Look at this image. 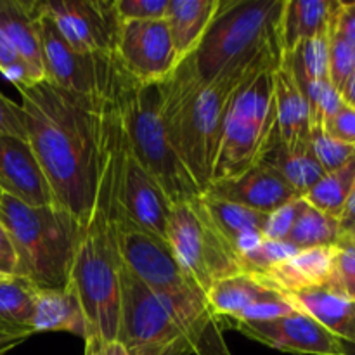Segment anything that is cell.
Returning a JSON list of instances; mask_svg holds the SVG:
<instances>
[{"mask_svg": "<svg viewBox=\"0 0 355 355\" xmlns=\"http://www.w3.org/2000/svg\"><path fill=\"white\" fill-rule=\"evenodd\" d=\"M340 96H342L343 103L355 107V73L350 76L349 82L345 83V87H343V90L340 92Z\"/></svg>", "mask_w": 355, "mask_h": 355, "instance_id": "44", "label": "cell"}, {"mask_svg": "<svg viewBox=\"0 0 355 355\" xmlns=\"http://www.w3.org/2000/svg\"><path fill=\"white\" fill-rule=\"evenodd\" d=\"M125 130L113 92L111 75L101 99L99 173L92 214L83 227L73 259L69 284L80 298L87 322L85 354L116 342L120 324V266L118 220L121 208Z\"/></svg>", "mask_w": 355, "mask_h": 355, "instance_id": "1", "label": "cell"}, {"mask_svg": "<svg viewBox=\"0 0 355 355\" xmlns=\"http://www.w3.org/2000/svg\"><path fill=\"white\" fill-rule=\"evenodd\" d=\"M283 64L297 76L329 82V33L298 44L283 54Z\"/></svg>", "mask_w": 355, "mask_h": 355, "instance_id": "31", "label": "cell"}, {"mask_svg": "<svg viewBox=\"0 0 355 355\" xmlns=\"http://www.w3.org/2000/svg\"><path fill=\"white\" fill-rule=\"evenodd\" d=\"M322 128L336 141L355 146V107L343 103L336 113L322 121Z\"/></svg>", "mask_w": 355, "mask_h": 355, "instance_id": "38", "label": "cell"}, {"mask_svg": "<svg viewBox=\"0 0 355 355\" xmlns=\"http://www.w3.org/2000/svg\"><path fill=\"white\" fill-rule=\"evenodd\" d=\"M312 153L318 158L319 165L322 166L326 173L333 172L343 163L349 162L355 155V146L345 144L336 139H333L328 132L322 128V125H312L311 137H309Z\"/></svg>", "mask_w": 355, "mask_h": 355, "instance_id": "32", "label": "cell"}, {"mask_svg": "<svg viewBox=\"0 0 355 355\" xmlns=\"http://www.w3.org/2000/svg\"><path fill=\"white\" fill-rule=\"evenodd\" d=\"M331 33L355 47V2H340L331 24Z\"/></svg>", "mask_w": 355, "mask_h": 355, "instance_id": "41", "label": "cell"}, {"mask_svg": "<svg viewBox=\"0 0 355 355\" xmlns=\"http://www.w3.org/2000/svg\"><path fill=\"white\" fill-rule=\"evenodd\" d=\"M114 58L121 68L139 82H162L177 66L166 19L120 21Z\"/></svg>", "mask_w": 355, "mask_h": 355, "instance_id": "13", "label": "cell"}, {"mask_svg": "<svg viewBox=\"0 0 355 355\" xmlns=\"http://www.w3.org/2000/svg\"><path fill=\"white\" fill-rule=\"evenodd\" d=\"M113 61V92L130 151L155 177L172 205L200 198L201 191L177 156L162 116L159 82H139Z\"/></svg>", "mask_w": 355, "mask_h": 355, "instance_id": "6", "label": "cell"}, {"mask_svg": "<svg viewBox=\"0 0 355 355\" xmlns=\"http://www.w3.org/2000/svg\"><path fill=\"white\" fill-rule=\"evenodd\" d=\"M203 203L215 224L236 250L239 259L266 239V229L269 222L267 214H260L252 208L217 200L207 194H203Z\"/></svg>", "mask_w": 355, "mask_h": 355, "instance_id": "24", "label": "cell"}, {"mask_svg": "<svg viewBox=\"0 0 355 355\" xmlns=\"http://www.w3.org/2000/svg\"><path fill=\"white\" fill-rule=\"evenodd\" d=\"M340 238H342V229L338 218L322 214L302 198L297 217L283 243L302 252V250L335 246L338 245Z\"/></svg>", "mask_w": 355, "mask_h": 355, "instance_id": "29", "label": "cell"}, {"mask_svg": "<svg viewBox=\"0 0 355 355\" xmlns=\"http://www.w3.org/2000/svg\"><path fill=\"white\" fill-rule=\"evenodd\" d=\"M37 290L21 277L0 279V336L26 340L35 335V300Z\"/></svg>", "mask_w": 355, "mask_h": 355, "instance_id": "27", "label": "cell"}, {"mask_svg": "<svg viewBox=\"0 0 355 355\" xmlns=\"http://www.w3.org/2000/svg\"><path fill=\"white\" fill-rule=\"evenodd\" d=\"M24 340H14V338H2L0 336V355H3L6 352H9L10 349H14L16 345L23 343Z\"/></svg>", "mask_w": 355, "mask_h": 355, "instance_id": "46", "label": "cell"}, {"mask_svg": "<svg viewBox=\"0 0 355 355\" xmlns=\"http://www.w3.org/2000/svg\"><path fill=\"white\" fill-rule=\"evenodd\" d=\"M92 354V352H90ZM97 355H128L125 352V349L121 347V343L118 342H110V343H104L99 350L96 352Z\"/></svg>", "mask_w": 355, "mask_h": 355, "instance_id": "45", "label": "cell"}, {"mask_svg": "<svg viewBox=\"0 0 355 355\" xmlns=\"http://www.w3.org/2000/svg\"><path fill=\"white\" fill-rule=\"evenodd\" d=\"M0 224L16 252V277L38 290H64L83 225L58 205L33 208L2 193Z\"/></svg>", "mask_w": 355, "mask_h": 355, "instance_id": "5", "label": "cell"}, {"mask_svg": "<svg viewBox=\"0 0 355 355\" xmlns=\"http://www.w3.org/2000/svg\"><path fill=\"white\" fill-rule=\"evenodd\" d=\"M172 201L155 177L137 162L125 135L121 172V215L142 231L166 241Z\"/></svg>", "mask_w": 355, "mask_h": 355, "instance_id": "16", "label": "cell"}, {"mask_svg": "<svg viewBox=\"0 0 355 355\" xmlns=\"http://www.w3.org/2000/svg\"><path fill=\"white\" fill-rule=\"evenodd\" d=\"M0 137H17L26 141V128L19 104L0 92Z\"/></svg>", "mask_w": 355, "mask_h": 355, "instance_id": "39", "label": "cell"}, {"mask_svg": "<svg viewBox=\"0 0 355 355\" xmlns=\"http://www.w3.org/2000/svg\"><path fill=\"white\" fill-rule=\"evenodd\" d=\"M355 73V47L329 31V82L338 92Z\"/></svg>", "mask_w": 355, "mask_h": 355, "instance_id": "35", "label": "cell"}, {"mask_svg": "<svg viewBox=\"0 0 355 355\" xmlns=\"http://www.w3.org/2000/svg\"><path fill=\"white\" fill-rule=\"evenodd\" d=\"M37 3V2H35ZM38 10V9H37ZM44 78L68 92L82 96L103 94L111 73V55H83L73 51L54 21L38 12Z\"/></svg>", "mask_w": 355, "mask_h": 355, "instance_id": "12", "label": "cell"}, {"mask_svg": "<svg viewBox=\"0 0 355 355\" xmlns=\"http://www.w3.org/2000/svg\"><path fill=\"white\" fill-rule=\"evenodd\" d=\"M302 198L291 201L290 205L283 207L281 210L274 211V214L269 215V222H267L266 229V239H270V241H284V238L290 232L291 225H293L295 217H297L298 205H300Z\"/></svg>", "mask_w": 355, "mask_h": 355, "instance_id": "40", "label": "cell"}, {"mask_svg": "<svg viewBox=\"0 0 355 355\" xmlns=\"http://www.w3.org/2000/svg\"><path fill=\"white\" fill-rule=\"evenodd\" d=\"M203 194L267 215L302 198L277 170L262 162L236 177L214 180Z\"/></svg>", "mask_w": 355, "mask_h": 355, "instance_id": "17", "label": "cell"}, {"mask_svg": "<svg viewBox=\"0 0 355 355\" xmlns=\"http://www.w3.org/2000/svg\"><path fill=\"white\" fill-rule=\"evenodd\" d=\"M343 350H345V355H355V343L343 342Z\"/></svg>", "mask_w": 355, "mask_h": 355, "instance_id": "48", "label": "cell"}, {"mask_svg": "<svg viewBox=\"0 0 355 355\" xmlns=\"http://www.w3.org/2000/svg\"><path fill=\"white\" fill-rule=\"evenodd\" d=\"M281 61L283 51L274 45L227 66L217 78L205 83L198 75L193 54H189L159 82L166 134L201 193L214 179L225 120L236 94L250 76L262 69L277 68Z\"/></svg>", "mask_w": 355, "mask_h": 355, "instance_id": "3", "label": "cell"}, {"mask_svg": "<svg viewBox=\"0 0 355 355\" xmlns=\"http://www.w3.org/2000/svg\"><path fill=\"white\" fill-rule=\"evenodd\" d=\"M35 333L64 331L85 338L87 322L82 304L71 286L64 290H37Z\"/></svg>", "mask_w": 355, "mask_h": 355, "instance_id": "26", "label": "cell"}, {"mask_svg": "<svg viewBox=\"0 0 355 355\" xmlns=\"http://www.w3.org/2000/svg\"><path fill=\"white\" fill-rule=\"evenodd\" d=\"M283 9L284 0H222L203 40L193 52L201 80L211 82L227 66L267 47H281Z\"/></svg>", "mask_w": 355, "mask_h": 355, "instance_id": "7", "label": "cell"}, {"mask_svg": "<svg viewBox=\"0 0 355 355\" xmlns=\"http://www.w3.org/2000/svg\"><path fill=\"white\" fill-rule=\"evenodd\" d=\"M0 198H2V191H0Z\"/></svg>", "mask_w": 355, "mask_h": 355, "instance_id": "50", "label": "cell"}, {"mask_svg": "<svg viewBox=\"0 0 355 355\" xmlns=\"http://www.w3.org/2000/svg\"><path fill=\"white\" fill-rule=\"evenodd\" d=\"M17 259L16 252H14L12 241H10L9 234L0 224V276L12 277L16 276Z\"/></svg>", "mask_w": 355, "mask_h": 355, "instance_id": "42", "label": "cell"}, {"mask_svg": "<svg viewBox=\"0 0 355 355\" xmlns=\"http://www.w3.org/2000/svg\"><path fill=\"white\" fill-rule=\"evenodd\" d=\"M340 297L355 304V246L338 243L335 248V260L329 283L326 284Z\"/></svg>", "mask_w": 355, "mask_h": 355, "instance_id": "34", "label": "cell"}, {"mask_svg": "<svg viewBox=\"0 0 355 355\" xmlns=\"http://www.w3.org/2000/svg\"><path fill=\"white\" fill-rule=\"evenodd\" d=\"M118 246L123 262L158 297L173 321L189 338L194 355H232L214 314L207 291L177 260L165 239H159L121 215Z\"/></svg>", "mask_w": 355, "mask_h": 355, "instance_id": "4", "label": "cell"}, {"mask_svg": "<svg viewBox=\"0 0 355 355\" xmlns=\"http://www.w3.org/2000/svg\"><path fill=\"white\" fill-rule=\"evenodd\" d=\"M338 224H340V229H342V234L347 231V229H350L355 224V186L352 193H350L349 200H347L342 215H340Z\"/></svg>", "mask_w": 355, "mask_h": 355, "instance_id": "43", "label": "cell"}, {"mask_svg": "<svg viewBox=\"0 0 355 355\" xmlns=\"http://www.w3.org/2000/svg\"><path fill=\"white\" fill-rule=\"evenodd\" d=\"M220 3L222 0H168L165 19L179 61L196 51Z\"/></svg>", "mask_w": 355, "mask_h": 355, "instance_id": "25", "label": "cell"}, {"mask_svg": "<svg viewBox=\"0 0 355 355\" xmlns=\"http://www.w3.org/2000/svg\"><path fill=\"white\" fill-rule=\"evenodd\" d=\"M335 248L336 245L326 246V248L302 250L255 277L266 286L279 291L281 295L326 286L331 277Z\"/></svg>", "mask_w": 355, "mask_h": 355, "instance_id": "19", "label": "cell"}, {"mask_svg": "<svg viewBox=\"0 0 355 355\" xmlns=\"http://www.w3.org/2000/svg\"><path fill=\"white\" fill-rule=\"evenodd\" d=\"M241 335L270 349L298 355H345L343 342L304 312H291L262 322L234 324Z\"/></svg>", "mask_w": 355, "mask_h": 355, "instance_id": "15", "label": "cell"}, {"mask_svg": "<svg viewBox=\"0 0 355 355\" xmlns=\"http://www.w3.org/2000/svg\"><path fill=\"white\" fill-rule=\"evenodd\" d=\"M338 243H347V245H354L355 246V224L350 229H347L345 232L342 234Z\"/></svg>", "mask_w": 355, "mask_h": 355, "instance_id": "47", "label": "cell"}, {"mask_svg": "<svg viewBox=\"0 0 355 355\" xmlns=\"http://www.w3.org/2000/svg\"><path fill=\"white\" fill-rule=\"evenodd\" d=\"M116 342L128 355H194L182 328L125 262L120 266Z\"/></svg>", "mask_w": 355, "mask_h": 355, "instance_id": "10", "label": "cell"}, {"mask_svg": "<svg viewBox=\"0 0 355 355\" xmlns=\"http://www.w3.org/2000/svg\"><path fill=\"white\" fill-rule=\"evenodd\" d=\"M274 69H262L250 76L236 94L225 120L211 182L236 177L255 166L279 139Z\"/></svg>", "mask_w": 355, "mask_h": 355, "instance_id": "8", "label": "cell"}, {"mask_svg": "<svg viewBox=\"0 0 355 355\" xmlns=\"http://www.w3.org/2000/svg\"><path fill=\"white\" fill-rule=\"evenodd\" d=\"M40 14L51 17L69 47L83 55L114 52L118 19L107 0H35Z\"/></svg>", "mask_w": 355, "mask_h": 355, "instance_id": "11", "label": "cell"}, {"mask_svg": "<svg viewBox=\"0 0 355 355\" xmlns=\"http://www.w3.org/2000/svg\"><path fill=\"white\" fill-rule=\"evenodd\" d=\"M274 99L277 111V130L283 144L288 149H302L309 146L312 128L311 107L283 61L279 68L274 69Z\"/></svg>", "mask_w": 355, "mask_h": 355, "instance_id": "20", "label": "cell"}, {"mask_svg": "<svg viewBox=\"0 0 355 355\" xmlns=\"http://www.w3.org/2000/svg\"><path fill=\"white\" fill-rule=\"evenodd\" d=\"M297 252H300V250L293 248V246L286 245V243L263 239L259 246H255V248L250 250L248 253L241 257L243 272L252 274V276H260V274L276 267L283 260L290 259Z\"/></svg>", "mask_w": 355, "mask_h": 355, "instance_id": "33", "label": "cell"}, {"mask_svg": "<svg viewBox=\"0 0 355 355\" xmlns=\"http://www.w3.org/2000/svg\"><path fill=\"white\" fill-rule=\"evenodd\" d=\"M166 243L205 291L217 281L243 272L241 259L208 214L203 194L196 200L172 205Z\"/></svg>", "mask_w": 355, "mask_h": 355, "instance_id": "9", "label": "cell"}, {"mask_svg": "<svg viewBox=\"0 0 355 355\" xmlns=\"http://www.w3.org/2000/svg\"><path fill=\"white\" fill-rule=\"evenodd\" d=\"M207 295L220 324L270 321L295 312V307L284 295L246 272L217 281L211 284Z\"/></svg>", "mask_w": 355, "mask_h": 355, "instance_id": "14", "label": "cell"}, {"mask_svg": "<svg viewBox=\"0 0 355 355\" xmlns=\"http://www.w3.org/2000/svg\"><path fill=\"white\" fill-rule=\"evenodd\" d=\"M0 30L9 38L35 78L44 80L37 3L26 0H0Z\"/></svg>", "mask_w": 355, "mask_h": 355, "instance_id": "23", "label": "cell"}, {"mask_svg": "<svg viewBox=\"0 0 355 355\" xmlns=\"http://www.w3.org/2000/svg\"><path fill=\"white\" fill-rule=\"evenodd\" d=\"M0 279H3V276H0Z\"/></svg>", "mask_w": 355, "mask_h": 355, "instance_id": "51", "label": "cell"}, {"mask_svg": "<svg viewBox=\"0 0 355 355\" xmlns=\"http://www.w3.org/2000/svg\"><path fill=\"white\" fill-rule=\"evenodd\" d=\"M262 163L272 166L288 180L291 187L298 191L302 198L324 177V170L312 153L311 144L302 149H288L281 139H277L269 151L263 155Z\"/></svg>", "mask_w": 355, "mask_h": 355, "instance_id": "28", "label": "cell"}, {"mask_svg": "<svg viewBox=\"0 0 355 355\" xmlns=\"http://www.w3.org/2000/svg\"><path fill=\"white\" fill-rule=\"evenodd\" d=\"M168 0H114V12L120 21L163 19Z\"/></svg>", "mask_w": 355, "mask_h": 355, "instance_id": "37", "label": "cell"}, {"mask_svg": "<svg viewBox=\"0 0 355 355\" xmlns=\"http://www.w3.org/2000/svg\"><path fill=\"white\" fill-rule=\"evenodd\" d=\"M355 186V155L333 172L324 173L304 200L329 217L340 218Z\"/></svg>", "mask_w": 355, "mask_h": 355, "instance_id": "30", "label": "cell"}, {"mask_svg": "<svg viewBox=\"0 0 355 355\" xmlns=\"http://www.w3.org/2000/svg\"><path fill=\"white\" fill-rule=\"evenodd\" d=\"M0 73H3L16 85V89L38 82L31 73L30 66L21 59V55L17 54L9 38L2 33V30H0Z\"/></svg>", "mask_w": 355, "mask_h": 355, "instance_id": "36", "label": "cell"}, {"mask_svg": "<svg viewBox=\"0 0 355 355\" xmlns=\"http://www.w3.org/2000/svg\"><path fill=\"white\" fill-rule=\"evenodd\" d=\"M17 90L26 141L47 177L55 205L85 227L97 191L103 94L68 92L45 78Z\"/></svg>", "mask_w": 355, "mask_h": 355, "instance_id": "2", "label": "cell"}, {"mask_svg": "<svg viewBox=\"0 0 355 355\" xmlns=\"http://www.w3.org/2000/svg\"><path fill=\"white\" fill-rule=\"evenodd\" d=\"M340 2L335 0H284L279 42L283 54L302 42L322 37L331 31Z\"/></svg>", "mask_w": 355, "mask_h": 355, "instance_id": "21", "label": "cell"}, {"mask_svg": "<svg viewBox=\"0 0 355 355\" xmlns=\"http://www.w3.org/2000/svg\"><path fill=\"white\" fill-rule=\"evenodd\" d=\"M295 311L311 315L342 342L355 343V304L329 288H309L284 295Z\"/></svg>", "mask_w": 355, "mask_h": 355, "instance_id": "22", "label": "cell"}, {"mask_svg": "<svg viewBox=\"0 0 355 355\" xmlns=\"http://www.w3.org/2000/svg\"><path fill=\"white\" fill-rule=\"evenodd\" d=\"M0 191L28 207L55 205L47 177L24 139L0 137Z\"/></svg>", "mask_w": 355, "mask_h": 355, "instance_id": "18", "label": "cell"}, {"mask_svg": "<svg viewBox=\"0 0 355 355\" xmlns=\"http://www.w3.org/2000/svg\"><path fill=\"white\" fill-rule=\"evenodd\" d=\"M85 355H97L96 352H92V354H85Z\"/></svg>", "mask_w": 355, "mask_h": 355, "instance_id": "49", "label": "cell"}]
</instances>
